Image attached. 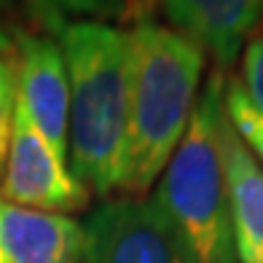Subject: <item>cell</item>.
Here are the masks:
<instances>
[{"instance_id":"1","label":"cell","mask_w":263,"mask_h":263,"mask_svg":"<svg viewBox=\"0 0 263 263\" xmlns=\"http://www.w3.org/2000/svg\"><path fill=\"white\" fill-rule=\"evenodd\" d=\"M59 49L70 81L67 156L76 177L107 196L118 191L129 110V32L73 22L59 27Z\"/></svg>"},{"instance_id":"2","label":"cell","mask_w":263,"mask_h":263,"mask_svg":"<svg viewBox=\"0 0 263 263\" xmlns=\"http://www.w3.org/2000/svg\"><path fill=\"white\" fill-rule=\"evenodd\" d=\"M129 110L118 191L145 194L164 172L196 105L204 54L170 27L142 22L129 32Z\"/></svg>"},{"instance_id":"3","label":"cell","mask_w":263,"mask_h":263,"mask_svg":"<svg viewBox=\"0 0 263 263\" xmlns=\"http://www.w3.org/2000/svg\"><path fill=\"white\" fill-rule=\"evenodd\" d=\"M223 76L215 73L194 105L153 201L196 263H236L223 161Z\"/></svg>"},{"instance_id":"4","label":"cell","mask_w":263,"mask_h":263,"mask_svg":"<svg viewBox=\"0 0 263 263\" xmlns=\"http://www.w3.org/2000/svg\"><path fill=\"white\" fill-rule=\"evenodd\" d=\"M81 263H196L156 201L116 199L83 223Z\"/></svg>"},{"instance_id":"5","label":"cell","mask_w":263,"mask_h":263,"mask_svg":"<svg viewBox=\"0 0 263 263\" xmlns=\"http://www.w3.org/2000/svg\"><path fill=\"white\" fill-rule=\"evenodd\" d=\"M0 199L14 207L46 215H65L86 207L89 201L86 185L67 170V159H62L41 137L19 105L8 161L0 180Z\"/></svg>"},{"instance_id":"6","label":"cell","mask_w":263,"mask_h":263,"mask_svg":"<svg viewBox=\"0 0 263 263\" xmlns=\"http://www.w3.org/2000/svg\"><path fill=\"white\" fill-rule=\"evenodd\" d=\"M16 105L41 137L67 159L70 81L59 43L41 35H22L14 57Z\"/></svg>"},{"instance_id":"7","label":"cell","mask_w":263,"mask_h":263,"mask_svg":"<svg viewBox=\"0 0 263 263\" xmlns=\"http://www.w3.org/2000/svg\"><path fill=\"white\" fill-rule=\"evenodd\" d=\"M177 35L201 54H212L218 67H231L242 54L250 32L263 16L255 0H172L164 6Z\"/></svg>"},{"instance_id":"8","label":"cell","mask_w":263,"mask_h":263,"mask_svg":"<svg viewBox=\"0 0 263 263\" xmlns=\"http://www.w3.org/2000/svg\"><path fill=\"white\" fill-rule=\"evenodd\" d=\"M83 226L0 199V263H81Z\"/></svg>"},{"instance_id":"9","label":"cell","mask_w":263,"mask_h":263,"mask_svg":"<svg viewBox=\"0 0 263 263\" xmlns=\"http://www.w3.org/2000/svg\"><path fill=\"white\" fill-rule=\"evenodd\" d=\"M223 161L236 263H263V166L239 140L229 116L223 121Z\"/></svg>"},{"instance_id":"10","label":"cell","mask_w":263,"mask_h":263,"mask_svg":"<svg viewBox=\"0 0 263 263\" xmlns=\"http://www.w3.org/2000/svg\"><path fill=\"white\" fill-rule=\"evenodd\" d=\"M223 110L239 140L253 151V156L263 161V110L247 100V94L239 81H231L229 89L223 91Z\"/></svg>"},{"instance_id":"11","label":"cell","mask_w":263,"mask_h":263,"mask_svg":"<svg viewBox=\"0 0 263 263\" xmlns=\"http://www.w3.org/2000/svg\"><path fill=\"white\" fill-rule=\"evenodd\" d=\"M14 116H16V70L14 59L0 57V172L6 170L8 161Z\"/></svg>"},{"instance_id":"12","label":"cell","mask_w":263,"mask_h":263,"mask_svg":"<svg viewBox=\"0 0 263 263\" xmlns=\"http://www.w3.org/2000/svg\"><path fill=\"white\" fill-rule=\"evenodd\" d=\"M242 89L247 100L258 110H263V35L253 38L245 49V65H242Z\"/></svg>"},{"instance_id":"13","label":"cell","mask_w":263,"mask_h":263,"mask_svg":"<svg viewBox=\"0 0 263 263\" xmlns=\"http://www.w3.org/2000/svg\"><path fill=\"white\" fill-rule=\"evenodd\" d=\"M8 49H11V38H8V35H6V30L0 27V54H6Z\"/></svg>"}]
</instances>
